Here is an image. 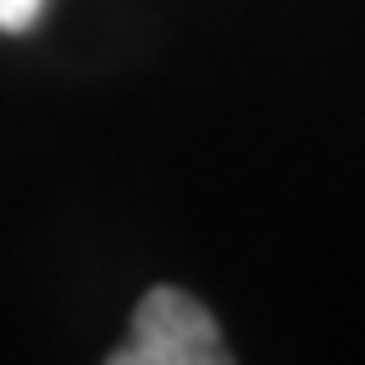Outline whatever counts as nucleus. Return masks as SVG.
<instances>
[{"instance_id": "1", "label": "nucleus", "mask_w": 365, "mask_h": 365, "mask_svg": "<svg viewBox=\"0 0 365 365\" xmlns=\"http://www.w3.org/2000/svg\"><path fill=\"white\" fill-rule=\"evenodd\" d=\"M112 365H223L234 360L218 319L178 284H153L132 309L122 345L107 355Z\"/></svg>"}, {"instance_id": "2", "label": "nucleus", "mask_w": 365, "mask_h": 365, "mask_svg": "<svg viewBox=\"0 0 365 365\" xmlns=\"http://www.w3.org/2000/svg\"><path fill=\"white\" fill-rule=\"evenodd\" d=\"M46 0H0V36H21L36 26Z\"/></svg>"}]
</instances>
